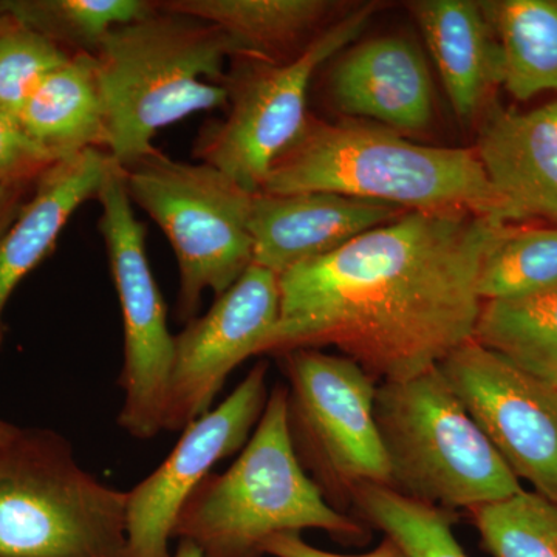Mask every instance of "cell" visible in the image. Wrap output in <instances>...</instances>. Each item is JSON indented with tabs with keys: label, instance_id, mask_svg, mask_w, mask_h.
Segmentation results:
<instances>
[{
	"label": "cell",
	"instance_id": "obj_1",
	"mask_svg": "<svg viewBox=\"0 0 557 557\" xmlns=\"http://www.w3.org/2000/svg\"><path fill=\"white\" fill-rule=\"evenodd\" d=\"M515 225L409 211L278 277L277 324L258 355L336 347L373 380L412 379L474 338L479 277Z\"/></svg>",
	"mask_w": 557,
	"mask_h": 557
},
{
	"label": "cell",
	"instance_id": "obj_2",
	"mask_svg": "<svg viewBox=\"0 0 557 557\" xmlns=\"http://www.w3.org/2000/svg\"><path fill=\"white\" fill-rule=\"evenodd\" d=\"M259 193H333L406 211H468L519 222L475 149L416 145L397 131L343 120H307L274 160Z\"/></svg>",
	"mask_w": 557,
	"mask_h": 557
},
{
	"label": "cell",
	"instance_id": "obj_3",
	"mask_svg": "<svg viewBox=\"0 0 557 557\" xmlns=\"http://www.w3.org/2000/svg\"><path fill=\"white\" fill-rule=\"evenodd\" d=\"M94 57L108 152L123 170L156 149L159 132L194 113L228 108L223 83L237 49L209 22L157 5L113 28Z\"/></svg>",
	"mask_w": 557,
	"mask_h": 557
},
{
	"label": "cell",
	"instance_id": "obj_4",
	"mask_svg": "<svg viewBox=\"0 0 557 557\" xmlns=\"http://www.w3.org/2000/svg\"><path fill=\"white\" fill-rule=\"evenodd\" d=\"M309 528L347 544L369 536L368 525L329 505L300 467L288 432L287 387L277 384L233 467L209 474L190 494L174 537L196 544L201 557H263L277 534Z\"/></svg>",
	"mask_w": 557,
	"mask_h": 557
},
{
	"label": "cell",
	"instance_id": "obj_5",
	"mask_svg": "<svg viewBox=\"0 0 557 557\" xmlns=\"http://www.w3.org/2000/svg\"><path fill=\"white\" fill-rule=\"evenodd\" d=\"M373 413L391 469L388 486L403 496L456 512L523 490L438 366L381 383Z\"/></svg>",
	"mask_w": 557,
	"mask_h": 557
},
{
	"label": "cell",
	"instance_id": "obj_6",
	"mask_svg": "<svg viewBox=\"0 0 557 557\" xmlns=\"http://www.w3.org/2000/svg\"><path fill=\"white\" fill-rule=\"evenodd\" d=\"M0 557H129L127 491L79 467L51 429L0 448Z\"/></svg>",
	"mask_w": 557,
	"mask_h": 557
},
{
	"label": "cell",
	"instance_id": "obj_7",
	"mask_svg": "<svg viewBox=\"0 0 557 557\" xmlns=\"http://www.w3.org/2000/svg\"><path fill=\"white\" fill-rule=\"evenodd\" d=\"M123 171L132 203L174 249L178 319L193 321L207 289L219 298L252 265L248 215L255 194L211 164L174 160L157 148Z\"/></svg>",
	"mask_w": 557,
	"mask_h": 557
},
{
	"label": "cell",
	"instance_id": "obj_8",
	"mask_svg": "<svg viewBox=\"0 0 557 557\" xmlns=\"http://www.w3.org/2000/svg\"><path fill=\"white\" fill-rule=\"evenodd\" d=\"M366 3L335 20L287 62L234 58L226 72L228 108L225 120L201 127L194 157L256 194L274 160L306 126L307 97L317 70L358 39L379 11Z\"/></svg>",
	"mask_w": 557,
	"mask_h": 557
},
{
	"label": "cell",
	"instance_id": "obj_9",
	"mask_svg": "<svg viewBox=\"0 0 557 557\" xmlns=\"http://www.w3.org/2000/svg\"><path fill=\"white\" fill-rule=\"evenodd\" d=\"M287 376V418L300 467L343 512L364 483H391L375 413V380L347 357L318 348L278 355Z\"/></svg>",
	"mask_w": 557,
	"mask_h": 557
},
{
	"label": "cell",
	"instance_id": "obj_10",
	"mask_svg": "<svg viewBox=\"0 0 557 557\" xmlns=\"http://www.w3.org/2000/svg\"><path fill=\"white\" fill-rule=\"evenodd\" d=\"M110 273L119 295L124 330L120 384V426L138 440L163 431L175 336L168 327L166 304L150 269L146 226L135 218L123 168L110 171L98 194Z\"/></svg>",
	"mask_w": 557,
	"mask_h": 557
},
{
	"label": "cell",
	"instance_id": "obj_11",
	"mask_svg": "<svg viewBox=\"0 0 557 557\" xmlns=\"http://www.w3.org/2000/svg\"><path fill=\"white\" fill-rule=\"evenodd\" d=\"M438 369L512 474L557 504V387L474 339Z\"/></svg>",
	"mask_w": 557,
	"mask_h": 557
},
{
	"label": "cell",
	"instance_id": "obj_12",
	"mask_svg": "<svg viewBox=\"0 0 557 557\" xmlns=\"http://www.w3.org/2000/svg\"><path fill=\"white\" fill-rule=\"evenodd\" d=\"M265 361L255 366L222 405L183 431L152 474L127 491L129 557H171L170 541L190 494L223 458L248 442L269 401Z\"/></svg>",
	"mask_w": 557,
	"mask_h": 557
},
{
	"label": "cell",
	"instance_id": "obj_13",
	"mask_svg": "<svg viewBox=\"0 0 557 557\" xmlns=\"http://www.w3.org/2000/svg\"><path fill=\"white\" fill-rule=\"evenodd\" d=\"M281 285L273 271L251 265L175 336L163 431H185L211 408L226 379L256 357L277 324Z\"/></svg>",
	"mask_w": 557,
	"mask_h": 557
},
{
	"label": "cell",
	"instance_id": "obj_14",
	"mask_svg": "<svg viewBox=\"0 0 557 557\" xmlns=\"http://www.w3.org/2000/svg\"><path fill=\"white\" fill-rule=\"evenodd\" d=\"M406 212L333 193H256L248 215L252 265L281 277Z\"/></svg>",
	"mask_w": 557,
	"mask_h": 557
},
{
	"label": "cell",
	"instance_id": "obj_15",
	"mask_svg": "<svg viewBox=\"0 0 557 557\" xmlns=\"http://www.w3.org/2000/svg\"><path fill=\"white\" fill-rule=\"evenodd\" d=\"M330 97L344 115L392 131H423L434 97L428 62L416 42L399 36L351 47L329 78Z\"/></svg>",
	"mask_w": 557,
	"mask_h": 557
},
{
	"label": "cell",
	"instance_id": "obj_16",
	"mask_svg": "<svg viewBox=\"0 0 557 557\" xmlns=\"http://www.w3.org/2000/svg\"><path fill=\"white\" fill-rule=\"evenodd\" d=\"M115 164L102 149L57 161L40 175L20 214L0 237V347L5 336L3 313L14 289L53 251L81 205L97 199Z\"/></svg>",
	"mask_w": 557,
	"mask_h": 557
},
{
	"label": "cell",
	"instance_id": "obj_17",
	"mask_svg": "<svg viewBox=\"0 0 557 557\" xmlns=\"http://www.w3.org/2000/svg\"><path fill=\"white\" fill-rule=\"evenodd\" d=\"M474 149L520 220L557 222V101L528 112L494 109Z\"/></svg>",
	"mask_w": 557,
	"mask_h": 557
},
{
	"label": "cell",
	"instance_id": "obj_18",
	"mask_svg": "<svg viewBox=\"0 0 557 557\" xmlns=\"http://www.w3.org/2000/svg\"><path fill=\"white\" fill-rule=\"evenodd\" d=\"M409 10L420 25L443 86L461 121H472L502 83L500 50L472 0H417Z\"/></svg>",
	"mask_w": 557,
	"mask_h": 557
},
{
	"label": "cell",
	"instance_id": "obj_19",
	"mask_svg": "<svg viewBox=\"0 0 557 557\" xmlns=\"http://www.w3.org/2000/svg\"><path fill=\"white\" fill-rule=\"evenodd\" d=\"M160 9L188 14L225 32L237 58L287 62L325 30L343 3L332 0H161Z\"/></svg>",
	"mask_w": 557,
	"mask_h": 557
},
{
	"label": "cell",
	"instance_id": "obj_20",
	"mask_svg": "<svg viewBox=\"0 0 557 557\" xmlns=\"http://www.w3.org/2000/svg\"><path fill=\"white\" fill-rule=\"evenodd\" d=\"M33 141L57 160L108 152V124L94 54L73 53L40 83L20 116Z\"/></svg>",
	"mask_w": 557,
	"mask_h": 557
},
{
	"label": "cell",
	"instance_id": "obj_21",
	"mask_svg": "<svg viewBox=\"0 0 557 557\" xmlns=\"http://www.w3.org/2000/svg\"><path fill=\"white\" fill-rule=\"evenodd\" d=\"M500 50V86L515 100L557 91V0L480 2Z\"/></svg>",
	"mask_w": 557,
	"mask_h": 557
},
{
	"label": "cell",
	"instance_id": "obj_22",
	"mask_svg": "<svg viewBox=\"0 0 557 557\" xmlns=\"http://www.w3.org/2000/svg\"><path fill=\"white\" fill-rule=\"evenodd\" d=\"M472 339L557 387V285L483 302Z\"/></svg>",
	"mask_w": 557,
	"mask_h": 557
},
{
	"label": "cell",
	"instance_id": "obj_23",
	"mask_svg": "<svg viewBox=\"0 0 557 557\" xmlns=\"http://www.w3.org/2000/svg\"><path fill=\"white\" fill-rule=\"evenodd\" d=\"M351 507L361 522L383 531L406 557H468L454 536L457 515L449 509L421 504L379 483L359 485Z\"/></svg>",
	"mask_w": 557,
	"mask_h": 557
},
{
	"label": "cell",
	"instance_id": "obj_24",
	"mask_svg": "<svg viewBox=\"0 0 557 557\" xmlns=\"http://www.w3.org/2000/svg\"><path fill=\"white\" fill-rule=\"evenodd\" d=\"M3 3L21 24L70 54L97 53L113 28L143 20L157 9L150 0H3Z\"/></svg>",
	"mask_w": 557,
	"mask_h": 557
},
{
	"label": "cell",
	"instance_id": "obj_25",
	"mask_svg": "<svg viewBox=\"0 0 557 557\" xmlns=\"http://www.w3.org/2000/svg\"><path fill=\"white\" fill-rule=\"evenodd\" d=\"M493 557H557V504L536 491L469 509Z\"/></svg>",
	"mask_w": 557,
	"mask_h": 557
},
{
	"label": "cell",
	"instance_id": "obj_26",
	"mask_svg": "<svg viewBox=\"0 0 557 557\" xmlns=\"http://www.w3.org/2000/svg\"><path fill=\"white\" fill-rule=\"evenodd\" d=\"M557 285V228H516L491 249L480 270L483 302L523 298Z\"/></svg>",
	"mask_w": 557,
	"mask_h": 557
},
{
	"label": "cell",
	"instance_id": "obj_27",
	"mask_svg": "<svg viewBox=\"0 0 557 557\" xmlns=\"http://www.w3.org/2000/svg\"><path fill=\"white\" fill-rule=\"evenodd\" d=\"M70 58L20 21L0 35V110L20 116L40 83Z\"/></svg>",
	"mask_w": 557,
	"mask_h": 557
},
{
	"label": "cell",
	"instance_id": "obj_28",
	"mask_svg": "<svg viewBox=\"0 0 557 557\" xmlns=\"http://www.w3.org/2000/svg\"><path fill=\"white\" fill-rule=\"evenodd\" d=\"M57 161L33 141L16 116L0 110V185L36 183Z\"/></svg>",
	"mask_w": 557,
	"mask_h": 557
},
{
	"label": "cell",
	"instance_id": "obj_29",
	"mask_svg": "<svg viewBox=\"0 0 557 557\" xmlns=\"http://www.w3.org/2000/svg\"><path fill=\"white\" fill-rule=\"evenodd\" d=\"M265 556L274 557H406L403 549L391 541L384 537L379 547L372 549L366 555L346 556L336 555V553L324 552L307 544L300 533H282L271 539L269 544L265 545Z\"/></svg>",
	"mask_w": 557,
	"mask_h": 557
},
{
	"label": "cell",
	"instance_id": "obj_30",
	"mask_svg": "<svg viewBox=\"0 0 557 557\" xmlns=\"http://www.w3.org/2000/svg\"><path fill=\"white\" fill-rule=\"evenodd\" d=\"M36 183H7L0 185V237L17 218Z\"/></svg>",
	"mask_w": 557,
	"mask_h": 557
},
{
	"label": "cell",
	"instance_id": "obj_31",
	"mask_svg": "<svg viewBox=\"0 0 557 557\" xmlns=\"http://www.w3.org/2000/svg\"><path fill=\"white\" fill-rule=\"evenodd\" d=\"M171 557H201V552L193 542L180 541L177 549Z\"/></svg>",
	"mask_w": 557,
	"mask_h": 557
},
{
	"label": "cell",
	"instance_id": "obj_32",
	"mask_svg": "<svg viewBox=\"0 0 557 557\" xmlns=\"http://www.w3.org/2000/svg\"><path fill=\"white\" fill-rule=\"evenodd\" d=\"M16 17L7 10L3 0H0V35H2L3 32L9 30L11 25L16 24Z\"/></svg>",
	"mask_w": 557,
	"mask_h": 557
},
{
	"label": "cell",
	"instance_id": "obj_33",
	"mask_svg": "<svg viewBox=\"0 0 557 557\" xmlns=\"http://www.w3.org/2000/svg\"><path fill=\"white\" fill-rule=\"evenodd\" d=\"M17 429L20 428L0 420V448H3L16 435Z\"/></svg>",
	"mask_w": 557,
	"mask_h": 557
}]
</instances>
